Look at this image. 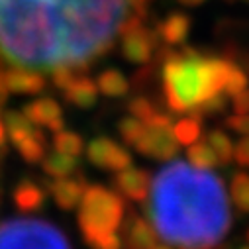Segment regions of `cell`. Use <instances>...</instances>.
<instances>
[{
  "mask_svg": "<svg viewBox=\"0 0 249 249\" xmlns=\"http://www.w3.org/2000/svg\"><path fill=\"white\" fill-rule=\"evenodd\" d=\"M163 51V92L173 112L191 114L206 98L224 90L231 59L206 57L191 47Z\"/></svg>",
  "mask_w": 249,
  "mask_h": 249,
  "instance_id": "obj_3",
  "label": "cell"
},
{
  "mask_svg": "<svg viewBox=\"0 0 249 249\" xmlns=\"http://www.w3.org/2000/svg\"><path fill=\"white\" fill-rule=\"evenodd\" d=\"M247 83H249V81H247L245 71L231 61V65H230V73H228V81H226V87H224V92H226L230 98H233L235 94H239L241 90H245V89H247Z\"/></svg>",
  "mask_w": 249,
  "mask_h": 249,
  "instance_id": "obj_26",
  "label": "cell"
},
{
  "mask_svg": "<svg viewBox=\"0 0 249 249\" xmlns=\"http://www.w3.org/2000/svg\"><path fill=\"white\" fill-rule=\"evenodd\" d=\"M114 186H116V191L122 193L126 198L136 200V202H145L147 195H149L151 178H149L147 171L128 167L124 171H118V175L114 177Z\"/></svg>",
  "mask_w": 249,
  "mask_h": 249,
  "instance_id": "obj_11",
  "label": "cell"
},
{
  "mask_svg": "<svg viewBox=\"0 0 249 249\" xmlns=\"http://www.w3.org/2000/svg\"><path fill=\"white\" fill-rule=\"evenodd\" d=\"M124 239L128 249H153L157 245V233L143 218L132 214L124 226Z\"/></svg>",
  "mask_w": 249,
  "mask_h": 249,
  "instance_id": "obj_13",
  "label": "cell"
},
{
  "mask_svg": "<svg viewBox=\"0 0 249 249\" xmlns=\"http://www.w3.org/2000/svg\"><path fill=\"white\" fill-rule=\"evenodd\" d=\"M92 247L94 249H122V239L116 233H110V235L100 237Z\"/></svg>",
  "mask_w": 249,
  "mask_h": 249,
  "instance_id": "obj_32",
  "label": "cell"
},
{
  "mask_svg": "<svg viewBox=\"0 0 249 249\" xmlns=\"http://www.w3.org/2000/svg\"><path fill=\"white\" fill-rule=\"evenodd\" d=\"M128 110H130V114H132L134 118L142 120L143 124L157 112L155 106H153L145 96H136V98H132V100L128 102Z\"/></svg>",
  "mask_w": 249,
  "mask_h": 249,
  "instance_id": "obj_27",
  "label": "cell"
},
{
  "mask_svg": "<svg viewBox=\"0 0 249 249\" xmlns=\"http://www.w3.org/2000/svg\"><path fill=\"white\" fill-rule=\"evenodd\" d=\"M96 87L102 94L110 96V98H118V96H126L130 90V83L124 77L118 69H106L100 73Z\"/></svg>",
  "mask_w": 249,
  "mask_h": 249,
  "instance_id": "obj_18",
  "label": "cell"
},
{
  "mask_svg": "<svg viewBox=\"0 0 249 249\" xmlns=\"http://www.w3.org/2000/svg\"><path fill=\"white\" fill-rule=\"evenodd\" d=\"M75 73H77V71H73V69H69V67H57V69H53L49 75H51V83H53L57 89L65 90V89L73 83V79L77 77Z\"/></svg>",
  "mask_w": 249,
  "mask_h": 249,
  "instance_id": "obj_28",
  "label": "cell"
},
{
  "mask_svg": "<svg viewBox=\"0 0 249 249\" xmlns=\"http://www.w3.org/2000/svg\"><path fill=\"white\" fill-rule=\"evenodd\" d=\"M2 140H4V126H2V122H0V145H2Z\"/></svg>",
  "mask_w": 249,
  "mask_h": 249,
  "instance_id": "obj_34",
  "label": "cell"
},
{
  "mask_svg": "<svg viewBox=\"0 0 249 249\" xmlns=\"http://www.w3.org/2000/svg\"><path fill=\"white\" fill-rule=\"evenodd\" d=\"M43 165V171L45 175L53 177V178H63V177H71L77 169H79V163L73 155H67V153H53L49 157H45L41 161Z\"/></svg>",
  "mask_w": 249,
  "mask_h": 249,
  "instance_id": "obj_19",
  "label": "cell"
},
{
  "mask_svg": "<svg viewBox=\"0 0 249 249\" xmlns=\"http://www.w3.org/2000/svg\"><path fill=\"white\" fill-rule=\"evenodd\" d=\"M147 198L151 228L178 249H214L231 228L222 178L184 161H171L155 175Z\"/></svg>",
  "mask_w": 249,
  "mask_h": 249,
  "instance_id": "obj_2",
  "label": "cell"
},
{
  "mask_svg": "<svg viewBox=\"0 0 249 249\" xmlns=\"http://www.w3.org/2000/svg\"><path fill=\"white\" fill-rule=\"evenodd\" d=\"M43 87H45V81L37 71H30L22 67L6 69V90L8 92L36 94V92H41Z\"/></svg>",
  "mask_w": 249,
  "mask_h": 249,
  "instance_id": "obj_14",
  "label": "cell"
},
{
  "mask_svg": "<svg viewBox=\"0 0 249 249\" xmlns=\"http://www.w3.org/2000/svg\"><path fill=\"white\" fill-rule=\"evenodd\" d=\"M47 189L53 195V200L57 202V206L61 210H75L85 195L87 189V180L83 175H79L77 178L71 177H63V178H53L47 182Z\"/></svg>",
  "mask_w": 249,
  "mask_h": 249,
  "instance_id": "obj_12",
  "label": "cell"
},
{
  "mask_svg": "<svg viewBox=\"0 0 249 249\" xmlns=\"http://www.w3.org/2000/svg\"><path fill=\"white\" fill-rule=\"evenodd\" d=\"M247 241H249V230H247Z\"/></svg>",
  "mask_w": 249,
  "mask_h": 249,
  "instance_id": "obj_38",
  "label": "cell"
},
{
  "mask_svg": "<svg viewBox=\"0 0 249 249\" xmlns=\"http://www.w3.org/2000/svg\"><path fill=\"white\" fill-rule=\"evenodd\" d=\"M186 159L193 163V167L196 169H204V171H212L214 167H218V157L212 151V147L206 143V140L202 142H195L186 149Z\"/></svg>",
  "mask_w": 249,
  "mask_h": 249,
  "instance_id": "obj_20",
  "label": "cell"
},
{
  "mask_svg": "<svg viewBox=\"0 0 249 249\" xmlns=\"http://www.w3.org/2000/svg\"><path fill=\"white\" fill-rule=\"evenodd\" d=\"M147 0H0V61L51 73L87 71L143 22Z\"/></svg>",
  "mask_w": 249,
  "mask_h": 249,
  "instance_id": "obj_1",
  "label": "cell"
},
{
  "mask_svg": "<svg viewBox=\"0 0 249 249\" xmlns=\"http://www.w3.org/2000/svg\"><path fill=\"white\" fill-rule=\"evenodd\" d=\"M134 147L142 155H147L157 161H173L178 155V142L173 136V126L171 128L145 126L142 138Z\"/></svg>",
  "mask_w": 249,
  "mask_h": 249,
  "instance_id": "obj_8",
  "label": "cell"
},
{
  "mask_svg": "<svg viewBox=\"0 0 249 249\" xmlns=\"http://www.w3.org/2000/svg\"><path fill=\"white\" fill-rule=\"evenodd\" d=\"M200 130H202L200 120L191 116V118H182L180 122L175 124L173 126V136L180 145H191L200 138Z\"/></svg>",
  "mask_w": 249,
  "mask_h": 249,
  "instance_id": "obj_24",
  "label": "cell"
},
{
  "mask_svg": "<svg viewBox=\"0 0 249 249\" xmlns=\"http://www.w3.org/2000/svg\"><path fill=\"white\" fill-rule=\"evenodd\" d=\"M157 39H159V36L155 32H151L149 28H145L143 22L134 24L120 34L122 55L126 57L130 63L145 65L151 61V57L157 49Z\"/></svg>",
  "mask_w": 249,
  "mask_h": 249,
  "instance_id": "obj_7",
  "label": "cell"
},
{
  "mask_svg": "<svg viewBox=\"0 0 249 249\" xmlns=\"http://www.w3.org/2000/svg\"><path fill=\"white\" fill-rule=\"evenodd\" d=\"M53 147L55 151L59 153H67V155H81L83 149H85V142L79 134L71 132V130H59L55 132V138H53Z\"/></svg>",
  "mask_w": 249,
  "mask_h": 249,
  "instance_id": "obj_23",
  "label": "cell"
},
{
  "mask_svg": "<svg viewBox=\"0 0 249 249\" xmlns=\"http://www.w3.org/2000/svg\"><path fill=\"white\" fill-rule=\"evenodd\" d=\"M231 100H233V114H249V89L241 90Z\"/></svg>",
  "mask_w": 249,
  "mask_h": 249,
  "instance_id": "obj_31",
  "label": "cell"
},
{
  "mask_svg": "<svg viewBox=\"0 0 249 249\" xmlns=\"http://www.w3.org/2000/svg\"><path fill=\"white\" fill-rule=\"evenodd\" d=\"M233 159L241 167H249V134L239 140V143L233 147Z\"/></svg>",
  "mask_w": 249,
  "mask_h": 249,
  "instance_id": "obj_30",
  "label": "cell"
},
{
  "mask_svg": "<svg viewBox=\"0 0 249 249\" xmlns=\"http://www.w3.org/2000/svg\"><path fill=\"white\" fill-rule=\"evenodd\" d=\"M180 4H184V6H200L204 0H178Z\"/></svg>",
  "mask_w": 249,
  "mask_h": 249,
  "instance_id": "obj_33",
  "label": "cell"
},
{
  "mask_svg": "<svg viewBox=\"0 0 249 249\" xmlns=\"http://www.w3.org/2000/svg\"><path fill=\"white\" fill-rule=\"evenodd\" d=\"M204 140L212 147V151L216 153L220 165H228L233 159V143L228 138V134H224L222 130H210L204 136Z\"/></svg>",
  "mask_w": 249,
  "mask_h": 249,
  "instance_id": "obj_21",
  "label": "cell"
},
{
  "mask_svg": "<svg viewBox=\"0 0 249 249\" xmlns=\"http://www.w3.org/2000/svg\"><path fill=\"white\" fill-rule=\"evenodd\" d=\"M63 92L69 104L83 108V110H89L98 102V87L89 77H75L73 83Z\"/></svg>",
  "mask_w": 249,
  "mask_h": 249,
  "instance_id": "obj_16",
  "label": "cell"
},
{
  "mask_svg": "<svg viewBox=\"0 0 249 249\" xmlns=\"http://www.w3.org/2000/svg\"><path fill=\"white\" fill-rule=\"evenodd\" d=\"M0 249H73L57 226L36 218H8L0 224Z\"/></svg>",
  "mask_w": 249,
  "mask_h": 249,
  "instance_id": "obj_5",
  "label": "cell"
},
{
  "mask_svg": "<svg viewBox=\"0 0 249 249\" xmlns=\"http://www.w3.org/2000/svg\"><path fill=\"white\" fill-rule=\"evenodd\" d=\"M153 249H171V247H169V245H155Z\"/></svg>",
  "mask_w": 249,
  "mask_h": 249,
  "instance_id": "obj_35",
  "label": "cell"
},
{
  "mask_svg": "<svg viewBox=\"0 0 249 249\" xmlns=\"http://www.w3.org/2000/svg\"><path fill=\"white\" fill-rule=\"evenodd\" d=\"M241 249H249V245H245V247H241Z\"/></svg>",
  "mask_w": 249,
  "mask_h": 249,
  "instance_id": "obj_37",
  "label": "cell"
},
{
  "mask_svg": "<svg viewBox=\"0 0 249 249\" xmlns=\"http://www.w3.org/2000/svg\"><path fill=\"white\" fill-rule=\"evenodd\" d=\"M22 112L34 126H43L51 132H59L65 128L63 110L49 96H43V98H37V100L26 104Z\"/></svg>",
  "mask_w": 249,
  "mask_h": 249,
  "instance_id": "obj_10",
  "label": "cell"
},
{
  "mask_svg": "<svg viewBox=\"0 0 249 249\" xmlns=\"http://www.w3.org/2000/svg\"><path fill=\"white\" fill-rule=\"evenodd\" d=\"M14 204L22 212H36L41 210L45 204V193L39 184H36L32 178H24L16 184V189L12 193Z\"/></svg>",
  "mask_w": 249,
  "mask_h": 249,
  "instance_id": "obj_17",
  "label": "cell"
},
{
  "mask_svg": "<svg viewBox=\"0 0 249 249\" xmlns=\"http://www.w3.org/2000/svg\"><path fill=\"white\" fill-rule=\"evenodd\" d=\"M230 195L235 208L243 214H249V175L235 173L230 182Z\"/></svg>",
  "mask_w": 249,
  "mask_h": 249,
  "instance_id": "obj_22",
  "label": "cell"
},
{
  "mask_svg": "<svg viewBox=\"0 0 249 249\" xmlns=\"http://www.w3.org/2000/svg\"><path fill=\"white\" fill-rule=\"evenodd\" d=\"M143 130H145V124L142 122V120H138V118H122L120 122H118V132H120V136H122V140L126 142V143H130V145H136L138 143V140L142 138V134H143Z\"/></svg>",
  "mask_w": 249,
  "mask_h": 249,
  "instance_id": "obj_25",
  "label": "cell"
},
{
  "mask_svg": "<svg viewBox=\"0 0 249 249\" xmlns=\"http://www.w3.org/2000/svg\"><path fill=\"white\" fill-rule=\"evenodd\" d=\"M79 208V228L83 239L92 247L100 237L116 233L124 218V200L118 193L100 184H87Z\"/></svg>",
  "mask_w": 249,
  "mask_h": 249,
  "instance_id": "obj_4",
  "label": "cell"
},
{
  "mask_svg": "<svg viewBox=\"0 0 249 249\" xmlns=\"http://www.w3.org/2000/svg\"><path fill=\"white\" fill-rule=\"evenodd\" d=\"M4 130L26 163L34 165L43 159L45 145H47L45 136L37 130V126H34L24 116V112H16V110L6 112L4 114Z\"/></svg>",
  "mask_w": 249,
  "mask_h": 249,
  "instance_id": "obj_6",
  "label": "cell"
},
{
  "mask_svg": "<svg viewBox=\"0 0 249 249\" xmlns=\"http://www.w3.org/2000/svg\"><path fill=\"white\" fill-rule=\"evenodd\" d=\"M6 98H8V96H2V94H0V106H2V104L6 102Z\"/></svg>",
  "mask_w": 249,
  "mask_h": 249,
  "instance_id": "obj_36",
  "label": "cell"
},
{
  "mask_svg": "<svg viewBox=\"0 0 249 249\" xmlns=\"http://www.w3.org/2000/svg\"><path fill=\"white\" fill-rule=\"evenodd\" d=\"M191 32V18L184 12H171L157 26V36L169 45H180Z\"/></svg>",
  "mask_w": 249,
  "mask_h": 249,
  "instance_id": "obj_15",
  "label": "cell"
},
{
  "mask_svg": "<svg viewBox=\"0 0 249 249\" xmlns=\"http://www.w3.org/2000/svg\"><path fill=\"white\" fill-rule=\"evenodd\" d=\"M226 126L230 130H233L235 134H249V114H233L226 120Z\"/></svg>",
  "mask_w": 249,
  "mask_h": 249,
  "instance_id": "obj_29",
  "label": "cell"
},
{
  "mask_svg": "<svg viewBox=\"0 0 249 249\" xmlns=\"http://www.w3.org/2000/svg\"><path fill=\"white\" fill-rule=\"evenodd\" d=\"M87 157L89 161L98 167V169H106V171H124L132 167V155L128 149H124L120 143H116L114 140L100 136L94 138L89 147H87Z\"/></svg>",
  "mask_w": 249,
  "mask_h": 249,
  "instance_id": "obj_9",
  "label": "cell"
}]
</instances>
